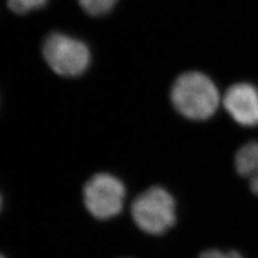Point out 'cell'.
Wrapping results in <instances>:
<instances>
[{
  "mask_svg": "<svg viewBox=\"0 0 258 258\" xmlns=\"http://www.w3.org/2000/svg\"><path fill=\"white\" fill-rule=\"evenodd\" d=\"M175 110L184 117L205 120L214 115L221 102L220 92L213 81L198 71L185 72L171 88Z\"/></svg>",
  "mask_w": 258,
  "mask_h": 258,
  "instance_id": "1",
  "label": "cell"
},
{
  "mask_svg": "<svg viewBox=\"0 0 258 258\" xmlns=\"http://www.w3.org/2000/svg\"><path fill=\"white\" fill-rule=\"evenodd\" d=\"M175 201L163 187L154 186L137 197L132 214L138 227L151 235H163L175 224Z\"/></svg>",
  "mask_w": 258,
  "mask_h": 258,
  "instance_id": "2",
  "label": "cell"
},
{
  "mask_svg": "<svg viewBox=\"0 0 258 258\" xmlns=\"http://www.w3.org/2000/svg\"><path fill=\"white\" fill-rule=\"evenodd\" d=\"M43 56L54 72L68 78L82 75L91 62V53L87 45L60 32H53L46 37Z\"/></svg>",
  "mask_w": 258,
  "mask_h": 258,
  "instance_id": "3",
  "label": "cell"
},
{
  "mask_svg": "<svg viewBox=\"0 0 258 258\" xmlns=\"http://www.w3.org/2000/svg\"><path fill=\"white\" fill-rule=\"evenodd\" d=\"M126 189L122 181L109 173L95 174L84 187V203L98 220H108L122 211Z\"/></svg>",
  "mask_w": 258,
  "mask_h": 258,
  "instance_id": "4",
  "label": "cell"
},
{
  "mask_svg": "<svg viewBox=\"0 0 258 258\" xmlns=\"http://www.w3.org/2000/svg\"><path fill=\"white\" fill-rule=\"evenodd\" d=\"M223 103L228 114L239 125L258 126V88L253 84H233L225 93Z\"/></svg>",
  "mask_w": 258,
  "mask_h": 258,
  "instance_id": "5",
  "label": "cell"
},
{
  "mask_svg": "<svg viewBox=\"0 0 258 258\" xmlns=\"http://www.w3.org/2000/svg\"><path fill=\"white\" fill-rule=\"evenodd\" d=\"M235 167L242 177L248 180L251 190L258 196V141L242 145L235 157Z\"/></svg>",
  "mask_w": 258,
  "mask_h": 258,
  "instance_id": "6",
  "label": "cell"
},
{
  "mask_svg": "<svg viewBox=\"0 0 258 258\" xmlns=\"http://www.w3.org/2000/svg\"><path fill=\"white\" fill-rule=\"evenodd\" d=\"M78 2L87 14L99 16L111 11L117 0H78Z\"/></svg>",
  "mask_w": 258,
  "mask_h": 258,
  "instance_id": "7",
  "label": "cell"
},
{
  "mask_svg": "<svg viewBox=\"0 0 258 258\" xmlns=\"http://www.w3.org/2000/svg\"><path fill=\"white\" fill-rule=\"evenodd\" d=\"M47 0H8V6L16 14H25L42 8Z\"/></svg>",
  "mask_w": 258,
  "mask_h": 258,
  "instance_id": "8",
  "label": "cell"
},
{
  "mask_svg": "<svg viewBox=\"0 0 258 258\" xmlns=\"http://www.w3.org/2000/svg\"><path fill=\"white\" fill-rule=\"evenodd\" d=\"M198 258H243L236 251L223 252L220 249H209L204 253H201Z\"/></svg>",
  "mask_w": 258,
  "mask_h": 258,
  "instance_id": "9",
  "label": "cell"
},
{
  "mask_svg": "<svg viewBox=\"0 0 258 258\" xmlns=\"http://www.w3.org/2000/svg\"><path fill=\"white\" fill-rule=\"evenodd\" d=\"M0 209H2V197H0Z\"/></svg>",
  "mask_w": 258,
  "mask_h": 258,
  "instance_id": "10",
  "label": "cell"
},
{
  "mask_svg": "<svg viewBox=\"0 0 258 258\" xmlns=\"http://www.w3.org/2000/svg\"><path fill=\"white\" fill-rule=\"evenodd\" d=\"M0 258H5L3 255H0Z\"/></svg>",
  "mask_w": 258,
  "mask_h": 258,
  "instance_id": "11",
  "label": "cell"
}]
</instances>
